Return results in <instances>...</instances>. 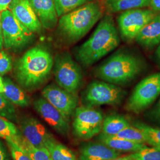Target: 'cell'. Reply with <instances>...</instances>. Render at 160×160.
I'll return each mask as SVG.
<instances>
[{"mask_svg": "<svg viewBox=\"0 0 160 160\" xmlns=\"http://www.w3.org/2000/svg\"><path fill=\"white\" fill-rule=\"evenodd\" d=\"M53 66L51 53L42 46L26 52L15 65V75L20 85L32 91L42 85L51 74Z\"/></svg>", "mask_w": 160, "mask_h": 160, "instance_id": "obj_1", "label": "cell"}, {"mask_svg": "<svg viewBox=\"0 0 160 160\" xmlns=\"http://www.w3.org/2000/svg\"><path fill=\"white\" fill-rule=\"evenodd\" d=\"M120 43V37L112 16L104 15L90 38L79 47L77 58L81 64L90 67L113 51Z\"/></svg>", "mask_w": 160, "mask_h": 160, "instance_id": "obj_2", "label": "cell"}, {"mask_svg": "<svg viewBox=\"0 0 160 160\" xmlns=\"http://www.w3.org/2000/svg\"><path fill=\"white\" fill-rule=\"evenodd\" d=\"M102 2L94 0L60 17L58 30L68 42H75L84 37L103 17Z\"/></svg>", "mask_w": 160, "mask_h": 160, "instance_id": "obj_3", "label": "cell"}, {"mask_svg": "<svg viewBox=\"0 0 160 160\" xmlns=\"http://www.w3.org/2000/svg\"><path fill=\"white\" fill-rule=\"evenodd\" d=\"M142 69L139 58L127 52H120L112 55L97 68L95 74L106 82L124 85L134 80Z\"/></svg>", "mask_w": 160, "mask_h": 160, "instance_id": "obj_4", "label": "cell"}, {"mask_svg": "<svg viewBox=\"0 0 160 160\" xmlns=\"http://www.w3.org/2000/svg\"><path fill=\"white\" fill-rule=\"evenodd\" d=\"M160 94V72L150 75L135 87L126 105L129 112L139 114L147 109Z\"/></svg>", "mask_w": 160, "mask_h": 160, "instance_id": "obj_5", "label": "cell"}, {"mask_svg": "<svg viewBox=\"0 0 160 160\" xmlns=\"http://www.w3.org/2000/svg\"><path fill=\"white\" fill-rule=\"evenodd\" d=\"M1 24L4 46L6 49H23L33 38L34 33L20 23L9 10L1 12Z\"/></svg>", "mask_w": 160, "mask_h": 160, "instance_id": "obj_6", "label": "cell"}, {"mask_svg": "<svg viewBox=\"0 0 160 160\" xmlns=\"http://www.w3.org/2000/svg\"><path fill=\"white\" fill-rule=\"evenodd\" d=\"M125 92L117 85L106 81H93L87 87L82 97L86 106L119 104Z\"/></svg>", "mask_w": 160, "mask_h": 160, "instance_id": "obj_7", "label": "cell"}, {"mask_svg": "<svg viewBox=\"0 0 160 160\" xmlns=\"http://www.w3.org/2000/svg\"><path fill=\"white\" fill-rule=\"evenodd\" d=\"M103 120L102 113L92 107L77 108L72 123L74 133L80 139L88 140L102 131Z\"/></svg>", "mask_w": 160, "mask_h": 160, "instance_id": "obj_8", "label": "cell"}, {"mask_svg": "<svg viewBox=\"0 0 160 160\" xmlns=\"http://www.w3.org/2000/svg\"><path fill=\"white\" fill-rule=\"evenodd\" d=\"M54 73L60 87L73 94L77 93L81 84L82 73L78 65L68 53H63L57 57Z\"/></svg>", "mask_w": 160, "mask_h": 160, "instance_id": "obj_9", "label": "cell"}, {"mask_svg": "<svg viewBox=\"0 0 160 160\" xmlns=\"http://www.w3.org/2000/svg\"><path fill=\"white\" fill-rule=\"evenodd\" d=\"M157 14L151 9L142 8L122 12L118 18L121 38L128 42L135 40L139 32Z\"/></svg>", "mask_w": 160, "mask_h": 160, "instance_id": "obj_10", "label": "cell"}, {"mask_svg": "<svg viewBox=\"0 0 160 160\" xmlns=\"http://www.w3.org/2000/svg\"><path fill=\"white\" fill-rule=\"evenodd\" d=\"M42 94L43 97L69 122L77 108L78 99L75 94L55 85L46 86L42 90Z\"/></svg>", "mask_w": 160, "mask_h": 160, "instance_id": "obj_11", "label": "cell"}, {"mask_svg": "<svg viewBox=\"0 0 160 160\" xmlns=\"http://www.w3.org/2000/svg\"><path fill=\"white\" fill-rule=\"evenodd\" d=\"M20 128L23 137L36 148H46L49 143L55 140L45 126L33 118L24 119Z\"/></svg>", "mask_w": 160, "mask_h": 160, "instance_id": "obj_12", "label": "cell"}, {"mask_svg": "<svg viewBox=\"0 0 160 160\" xmlns=\"http://www.w3.org/2000/svg\"><path fill=\"white\" fill-rule=\"evenodd\" d=\"M34 108L53 130L63 136L68 134L70 129L68 121L46 99L43 97L36 99L34 102Z\"/></svg>", "mask_w": 160, "mask_h": 160, "instance_id": "obj_13", "label": "cell"}, {"mask_svg": "<svg viewBox=\"0 0 160 160\" xmlns=\"http://www.w3.org/2000/svg\"><path fill=\"white\" fill-rule=\"evenodd\" d=\"M9 8L17 20L32 32L42 30V24L28 0H12Z\"/></svg>", "mask_w": 160, "mask_h": 160, "instance_id": "obj_14", "label": "cell"}, {"mask_svg": "<svg viewBox=\"0 0 160 160\" xmlns=\"http://www.w3.org/2000/svg\"><path fill=\"white\" fill-rule=\"evenodd\" d=\"M42 26L53 29L58 22V16L54 0H28Z\"/></svg>", "mask_w": 160, "mask_h": 160, "instance_id": "obj_15", "label": "cell"}, {"mask_svg": "<svg viewBox=\"0 0 160 160\" xmlns=\"http://www.w3.org/2000/svg\"><path fill=\"white\" fill-rule=\"evenodd\" d=\"M135 40L147 49H152L160 45V12L143 27Z\"/></svg>", "mask_w": 160, "mask_h": 160, "instance_id": "obj_16", "label": "cell"}, {"mask_svg": "<svg viewBox=\"0 0 160 160\" xmlns=\"http://www.w3.org/2000/svg\"><path fill=\"white\" fill-rule=\"evenodd\" d=\"M120 155V152L102 142H88L80 149V160H109Z\"/></svg>", "mask_w": 160, "mask_h": 160, "instance_id": "obj_17", "label": "cell"}, {"mask_svg": "<svg viewBox=\"0 0 160 160\" xmlns=\"http://www.w3.org/2000/svg\"><path fill=\"white\" fill-rule=\"evenodd\" d=\"M149 1L150 0H103L102 3L104 10L110 14L149 7Z\"/></svg>", "mask_w": 160, "mask_h": 160, "instance_id": "obj_18", "label": "cell"}, {"mask_svg": "<svg viewBox=\"0 0 160 160\" xmlns=\"http://www.w3.org/2000/svg\"><path fill=\"white\" fill-rule=\"evenodd\" d=\"M98 139L100 142L119 152H135L146 146L143 143H136L114 136H107L103 133L100 135Z\"/></svg>", "mask_w": 160, "mask_h": 160, "instance_id": "obj_19", "label": "cell"}, {"mask_svg": "<svg viewBox=\"0 0 160 160\" xmlns=\"http://www.w3.org/2000/svg\"><path fill=\"white\" fill-rule=\"evenodd\" d=\"M3 94L11 103L22 108H26L29 106V97L22 89L8 78L3 79Z\"/></svg>", "mask_w": 160, "mask_h": 160, "instance_id": "obj_20", "label": "cell"}, {"mask_svg": "<svg viewBox=\"0 0 160 160\" xmlns=\"http://www.w3.org/2000/svg\"><path fill=\"white\" fill-rule=\"evenodd\" d=\"M129 126V122L123 116L119 114H110L103 120L102 133L107 136H115Z\"/></svg>", "mask_w": 160, "mask_h": 160, "instance_id": "obj_21", "label": "cell"}, {"mask_svg": "<svg viewBox=\"0 0 160 160\" xmlns=\"http://www.w3.org/2000/svg\"><path fill=\"white\" fill-rule=\"evenodd\" d=\"M22 133L12 121L0 116V138L8 142H19Z\"/></svg>", "mask_w": 160, "mask_h": 160, "instance_id": "obj_22", "label": "cell"}, {"mask_svg": "<svg viewBox=\"0 0 160 160\" xmlns=\"http://www.w3.org/2000/svg\"><path fill=\"white\" fill-rule=\"evenodd\" d=\"M48 149L52 160H77L73 152L56 140L49 143Z\"/></svg>", "mask_w": 160, "mask_h": 160, "instance_id": "obj_23", "label": "cell"}, {"mask_svg": "<svg viewBox=\"0 0 160 160\" xmlns=\"http://www.w3.org/2000/svg\"><path fill=\"white\" fill-rule=\"evenodd\" d=\"M134 126L143 132L146 139V143H148L154 148L160 149V128H153L139 122L135 123Z\"/></svg>", "mask_w": 160, "mask_h": 160, "instance_id": "obj_24", "label": "cell"}, {"mask_svg": "<svg viewBox=\"0 0 160 160\" xmlns=\"http://www.w3.org/2000/svg\"><path fill=\"white\" fill-rule=\"evenodd\" d=\"M58 17L94 0H54Z\"/></svg>", "mask_w": 160, "mask_h": 160, "instance_id": "obj_25", "label": "cell"}, {"mask_svg": "<svg viewBox=\"0 0 160 160\" xmlns=\"http://www.w3.org/2000/svg\"><path fill=\"white\" fill-rule=\"evenodd\" d=\"M114 137L123 138L136 143H146V139L143 132L135 126H129L121 131Z\"/></svg>", "mask_w": 160, "mask_h": 160, "instance_id": "obj_26", "label": "cell"}, {"mask_svg": "<svg viewBox=\"0 0 160 160\" xmlns=\"http://www.w3.org/2000/svg\"><path fill=\"white\" fill-rule=\"evenodd\" d=\"M20 143L26 150L32 160H52L50 153L46 148H38L34 147L29 143L23 136L21 138Z\"/></svg>", "mask_w": 160, "mask_h": 160, "instance_id": "obj_27", "label": "cell"}, {"mask_svg": "<svg viewBox=\"0 0 160 160\" xmlns=\"http://www.w3.org/2000/svg\"><path fill=\"white\" fill-rule=\"evenodd\" d=\"M0 116L10 121H16L17 114L14 104L0 92Z\"/></svg>", "mask_w": 160, "mask_h": 160, "instance_id": "obj_28", "label": "cell"}, {"mask_svg": "<svg viewBox=\"0 0 160 160\" xmlns=\"http://www.w3.org/2000/svg\"><path fill=\"white\" fill-rule=\"evenodd\" d=\"M130 155L135 160H160V149L154 147L145 146Z\"/></svg>", "mask_w": 160, "mask_h": 160, "instance_id": "obj_29", "label": "cell"}, {"mask_svg": "<svg viewBox=\"0 0 160 160\" xmlns=\"http://www.w3.org/2000/svg\"><path fill=\"white\" fill-rule=\"evenodd\" d=\"M7 145L13 160H32L26 150L21 145L20 141L19 142H8Z\"/></svg>", "mask_w": 160, "mask_h": 160, "instance_id": "obj_30", "label": "cell"}, {"mask_svg": "<svg viewBox=\"0 0 160 160\" xmlns=\"http://www.w3.org/2000/svg\"><path fill=\"white\" fill-rule=\"evenodd\" d=\"M12 69L11 58L5 52L0 51V76L8 73Z\"/></svg>", "mask_w": 160, "mask_h": 160, "instance_id": "obj_31", "label": "cell"}, {"mask_svg": "<svg viewBox=\"0 0 160 160\" xmlns=\"http://www.w3.org/2000/svg\"><path fill=\"white\" fill-rule=\"evenodd\" d=\"M0 160H12L11 157L5 145L0 140Z\"/></svg>", "mask_w": 160, "mask_h": 160, "instance_id": "obj_32", "label": "cell"}, {"mask_svg": "<svg viewBox=\"0 0 160 160\" xmlns=\"http://www.w3.org/2000/svg\"><path fill=\"white\" fill-rule=\"evenodd\" d=\"M151 10L157 13L160 12V0H150L149 6Z\"/></svg>", "mask_w": 160, "mask_h": 160, "instance_id": "obj_33", "label": "cell"}, {"mask_svg": "<svg viewBox=\"0 0 160 160\" xmlns=\"http://www.w3.org/2000/svg\"><path fill=\"white\" fill-rule=\"evenodd\" d=\"M12 0H0V12L5 11L9 8Z\"/></svg>", "mask_w": 160, "mask_h": 160, "instance_id": "obj_34", "label": "cell"}, {"mask_svg": "<svg viewBox=\"0 0 160 160\" xmlns=\"http://www.w3.org/2000/svg\"><path fill=\"white\" fill-rule=\"evenodd\" d=\"M152 114L156 119L160 120V99L158 102L155 106V108L153 110Z\"/></svg>", "mask_w": 160, "mask_h": 160, "instance_id": "obj_35", "label": "cell"}, {"mask_svg": "<svg viewBox=\"0 0 160 160\" xmlns=\"http://www.w3.org/2000/svg\"><path fill=\"white\" fill-rule=\"evenodd\" d=\"M109 160H135L131 157V155H128L126 156H122V157H118L116 158H114L113 159H110Z\"/></svg>", "mask_w": 160, "mask_h": 160, "instance_id": "obj_36", "label": "cell"}, {"mask_svg": "<svg viewBox=\"0 0 160 160\" xmlns=\"http://www.w3.org/2000/svg\"><path fill=\"white\" fill-rule=\"evenodd\" d=\"M3 46H4V42H3V36H2V28H1V12H0V51L2 50Z\"/></svg>", "mask_w": 160, "mask_h": 160, "instance_id": "obj_37", "label": "cell"}, {"mask_svg": "<svg viewBox=\"0 0 160 160\" xmlns=\"http://www.w3.org/2000/svg\"><path fill=\"white\" fill-rule=\"evenodd\" d=\"M155 58H156V59L158 62V63L160 64V44L157 46V48L156 49V51H155Z\"/></svg>", "mask_w": 160, "mask_h": 160, "instance_id": "obj_38", "label": "cell"}, {"mask_svg": "<svg viewBox=\"0 0 160 160\" xmlns=\"http://www.w3.org/2000/svg\"><path fill=\"white\" fill-rule=\"evenodd\" d=\"M0 92H4V84H3V79L0 76Z\"/></svg>", "mask_w": 160, "mask_h": 160, "instance_id": "obj_39", "label": "cell"}]
</instances>
